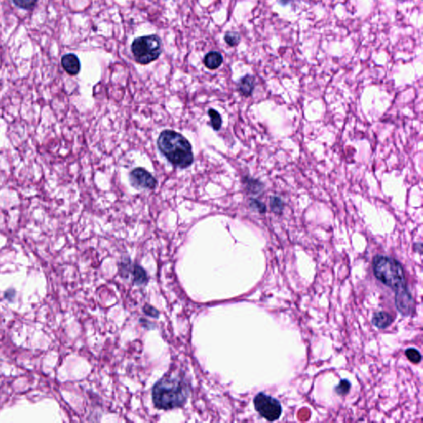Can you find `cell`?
<instances>
[{"instance_id": "6da1fadb", "label": "cell", "mask_w": 423, "mask_h": 423, "mask_svg": "<svg viewBox=\"0 0 423 423\" xmlns=\"http://www.w3.org/2000/svg\"><path fill=\"white\" fill-rule=\"evenodd\" d=\"M373 272L377 280L395 293V306L403 316H410L414 311L415 302L408 291L405 274L400 262L387 255L374 256Z\"/></svg>"}, {"instance_id": "7a4b0ae2", "label": "cell", "mask_w": 423, "mask_h": 423, "mask_svg": "<svg viewBox=\"0 0 423 423\" xmlns=\"http://www.w3.org/2000/svg\"><path fill=\"white\" fill-rule=\"evenodd\" d=\"M188 397V384L181 378L164 377L153 387V403L158 409L180 408L186 403Z\"/></svg>"}, {"instance_id": "3957f363", "label": "cell", "mask_w": 423, "mask_h": 423, "mask_svg": "<svg viewBox=\"0 0 423 423\" xmlns=\"http://www.w3.org/2000/svg\"><path fill=\"white\" fill-rule=\"evenodd\" d=\"M157 146L173 166L185 169L194 162L190 142L175 131H163L158 137Z\"/></svg>"}, {"instance_id": "277c9868", "label": "cell", "mask_w": 423, "mask_h": 423, "mask_svg": "<svg viewBox=\"0 0 423 423\" xmlns=\"http://www.w3.org/2000/svg\"><path fill=\"white\" fill-rule=\"evenodd\" d=\"M135 61L141 65H147L158 59L162 52V40L157 35L140 36L132 44Z\"/></svg>"}, {"instance_id": "5b68a950", "label": "cell", "mask_w": 423, "mask_h": 423, "mask_svg": "<svg viewBox=\"0 0 423 423\" xmlns=\"http://www.w3.org/2000/svg\"><path fill=\"white\" fill-rule=\"evenodd\" d=\"M256 412L267 421H275L282 414V407L280 402L264 393H259L254 399Z\"/></svg>"}, {"instance_id": "8992f818", "label": "cell", "mask_w": 423, "mask_h": 423, "mask_svg": "<svg viewBox=\"0 0 423 423\" xmlns=\"http://www.w3.org/2000/svg\"><path fill=\"white\" fill-rule=\"evenodd\" d=\"M130 182L131 184L137 188L153 189L157 185V179L143 168L132 170L130 174Z\"/></svg>"}, {"instance_id": "52a82bcc", "label": "cell", "mask_w": 423, "mask_h": 423, "mask_svg": "<svg viewBox=\"0 0 423 423\" xmlns=\"http://www.w3.org/2000/svg\"><path fill=\"white\" fill-rule=\"evenodd\" d=\"M61 65L70 75H76L81 70V62L77 56L72 53L65 55L61 59Z\"/></svg>"}, {"instance_id": "ba28073f", "label": "cell", "mask_w": 423, "mask_h": 423, "mask_svg": "<svg viewBox=\"0 0 423 423\" xmlns=\"http://www.w3.org/2000/svg\"><path fill=\"white\" fill-rule=\"evenodd\" d=\"M394 322V318L387 312H378L372 318L371 323L378 329H385Z\"/></svg>"}, {"instance_id": "9c48e42d", "label": "cell", "mask_w": 423, "mask_h": 423, "mask_svg": "<svg viewBox=\"0 0 423 423\" xmlns=\"http://www.w3.org/2000/svg\"><path fill=\"white\" fill-rule=\"evenodd\" d=\"M255 86V77L251 76V75L247 74L246 76L242 77V78L240 80L239 82H238V91H239L242 95H244V96H251L252 93H253Z\"/></svg>"}, {"instance_id": "30bf717a", "label": "cell", "mask_w": 423, "mask_h": 423, "mask_svg": "<svg viewBox=\"0 0 423 423\" xmlns=\"http://www.w3.org/2000/svg\"><path fill=\"white\" fill-rule=\"evenodd\" d=\"M223 58L221 53L217 52H208L204 57V63L209 69H215L222 65Z\"/></svg>"}, {"instance_id": "8fae6325", "label": "cell", "mask_w": 423, "mask_h": 423, "mask_svg": "<svg viewBox=\"0 0 423 423\" xmlns=\"http://www.w3.org/2000/svg\"><path fill=\"white\" fill-rule=\"evenodd\" d=\"M208 115L210 117V124L213 127V130H219L222 127V118L219 112L213 108H210L208 110Z\"/></svg>"}, {"instance_id": "7c38bea8", "label": "cell", "mask_w": 423, "mask_h": 423, "mask_svg": "<svg viewBox=\"0 0 423 423\" xmlns=\"http://www.w3.org/2000/svg\"><path fill=\"white\" fill-rule=\"evenodd\" d=\"M352 388V383L347 378L341 379L338 385L334 388V391L340 396H345L350 392Z\"/></svg>"}, {"instance_id": "4fadbf2b", "label": "cell", "mask_w": 423, "mask_h": 423, "mask_svg": "<svg viewBox=\"0 0 423 423\" xmlns=\"http://www.w3.org/2000/svg\"><path fill=\"white\" fill-rule=\"evenodd\" d=\"M270 205H271L272 212L276 213V214H281L283 210H284V207H285V204L283 203L282 200H280L279 197H276V196H273L270 199Z\"/></svg>"}, {"instance_id": "5bb4252c", "label": "cell", "mask_w": 423, "mask_h": 423, "mask_svg": "<svg viewBox=\"0 0 423 423\" xmlns=\"http://www.w3.org/2000/svg\"><path fill=\"white\" fill-rule=\"evenodd\" d=\"M405 355L408 361L413 364H419L421 361V355L417 349L408 348L405 351Z\"/></svg>"}, {"instance_id": "9a60e30c", "label": "cell", "mask_w": 423, "mask_h": 423, "mask_svg": "<svg viewBox=\"0 0 423 423\" xmlns=\"http://www.w3.org/2000/svg\"><path fill=\"white\" fill-rule=\"evenodd\" d=\"M224 39L226 44H228L230 47H235L240 43L241 36L238 32H236V31H228L226 32Z\"/></svg>"}, {"instance_id": "2e32d148", "label": "cell", "mask_w": 423, "mask_h": 423, "mask_svg": "<svg viewBox=\"0 0 423 423\" xmlns=\"http://www.w3.org/2000/svg\"><path fill=\"white\" fill-rule=\"evenodd\" d=\"M133 275H134V279L135 281L137 284H142V283H145L147 281V279H146V274L144 270L141 267L136 266L135 267V271L133 272Z\"/></svg>"}, {"instance_id": "e0dca14e", "label": "cell", "mask_w": 423, "mask_h": 423, "mask_svg": "<svg viewBox=\"0 0 423 423\" xmlns=\"http://www.w3.org/2000/svg\"><path fill=\"white\" fill-rule=\"evenodd\" d=\"M37 0H13L18 7L24 9H31L35 6Z\"/></svg>"}, {"instance_id": "ac0fdd59", "label": "cell", "mask_w": 423, "mask_h": 423, "mask_svg": "<svg viewBox=\"0 0 423 423\" xmlns=\"http://www.w3.org/2000/svg\"><path fill=\"white\" fill-rule=\"evenodd\" d=\"M250 206L251 208H253L254 210L256 211L258 213H264L266 212V207L263 203L259 201V200H255V199H251L250 200Z\"/></svg>"}]
</instances>
